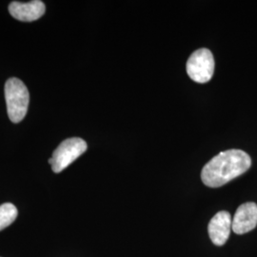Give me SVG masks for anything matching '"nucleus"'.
Instances as JSON below:
<instances>
[{"mask_svg":"<svg viewBox=\"0 0 257 257\" xmlns=\"http://www.w3.org/2000/svg\"><path fill=\"white\" fill-rule=\"evenodd\" d=\"M251 166L248 154L241 150L224 151L204 166L201 172L203 183L210 188H218L245 174Z\"/></svg>","mask_w":257,"mask_h":257,"instance_id":"1","label":"nucleus"},{"mask_svg":"<svg viewBox=\"0 0 257 257\" xmlns=\"http://www.w3.org/2000/svg\"><path fill=\"white\" fill-rule=\"evenodd\" d=\"M5 98L11 121L19 123L24 119L30 101L26 85L19 78H10L5 84Z\"/></svg>","mask_w":257,"mask_h":257,"instance_id":"2","label":"nucleus"},{"mask_svg":"<svg viewBox=\"0 0 257 257\" xmlns=\"http://www.w3.org/2000/svg\"><path fill=\"white\" fill-rule=\"evenodd\" d=\"M87 151V143L82 138H72L64 140L55 149L53 156L49 159L53 172L61 173Z\"/></svg>","mask_w":257,"mask_h":257,"instance_id":"3","label":"nucleus"},{"mask_svg":"<svg viewBox=\"0 0 257 257\" xmlns=\"http://www.w3.org/2000/svg\"><path fill=\"white\" fill-rule=\"evenodd\" d=\"M214 58L209 49L196 50L189 57L186 70L191 79L197 83L209 82L214 73Z\"/></svg>","mask_w":257,"mask_h":257,"instance_id":"4","label":"nucleus"},{"mask_svg":"<svg viewBox=\"0 0 257 257\" xmlns=\"http://www.w3.org/2000/svg\"><path fill=\"white\" fill-rule=\"evenodd\" d=\"M257 225V205L247 202L240 205L232 217L231 230L237 234H244L253 230Z\"/></svg>","mask_w":257,"mask_h":257,"instance_id":"5","label":"nucleus"},{"mask_svg":"<svg viewBox=\"0 0 257 257\" xmlns=\"http://www.w3.org/2000/svg\"><path fill=\"white\" fill-rule=\"evenodd\" d=\"M232 217L230 212L221 211L211 218L208 232L211 242L216 246H223L230 237Z\"/></svg>","mask_w":257,"mask_h":257,"instance_id":"6","label":"nucleus"},{"mask_svg":"<svg viewBox=\"0 0 257 257\" xmlns=\"http://www.w3.org/2000/svg\"><path fill=\"white\" fill-rule=\"evenodd\" d=\"M46 11L45 4L40 0H34L27 3L14 1L9 5L11 16L19 21L32 22L40 19Z\"/></svg>","mask_w":257,"mask_h":257,"instance_id":"7","label":"nucleus"},{"mask_svg":"<svg viewBox=\"0 0 257 257\" xmlns=\"http://www.w3.org/2000/svg\"><path fill=\"white\" fill-rule=\"evenodd\" d=\"M19 211L12 203H4L0 206V230L6 229L18 217Z\"/></svg>","mask_w":257,"mask_h":257,"instance_id":"8","label":"nucleus"}]
</instances>
